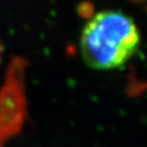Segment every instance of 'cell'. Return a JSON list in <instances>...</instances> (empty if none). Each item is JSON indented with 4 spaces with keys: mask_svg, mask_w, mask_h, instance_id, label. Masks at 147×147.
Here are the masks:
<instances>
[{
    "mask_svg": "<svg viewBox=\"0 0 147 147\" xmlns=\"http://www.w3.org/2000/svg\"><path fill=\"white\" fill-rule=\"evenodd\" d=\"M141 45L135 21L124 12L102 10L85 23L80 49L85 63L96 70H113L131 60Z\"/></svg>",
    "mask_w": 147,
    "mask_h": 147,
    "instance_id": "1",
    "label": "cell"
},
{
    "mask_svg": "<svg viewBox=\"0 0 147 147\" xmlns=\"http://www.w3.org/2000/svg\"><path fill=\"white\" fill-rule=\"evenodd\" d=\"M26 59H11L5 79L0 87V147L22 131L27 116L25 73Z\"/></svg>",
    "mask_w": 147,
    "mask_h": 147,
    "instance_id": "2",
    "label": "cell"
},
{
    "mask_svg": "<svg viewBox=\"0 0 147 147\" xmlns=\"http://www.w3.org/2000/svg\"><path fill=\"white\" fill-rule=\"evenodd\" d=\"M0 55H1V42H0Z\"/></svg>",
    "mask_w": 147,
    "mask_h": 147,
    "instance_id": "3",
    "label": "cell"
}]
</instances>
